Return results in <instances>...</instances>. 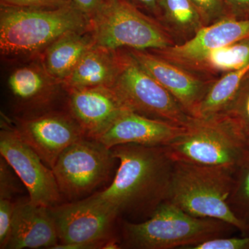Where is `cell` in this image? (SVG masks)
I'll return each mask as SVG.
<instances>
[{
  "instance_id": "cell-25",
  "label": "cell",
  "mask_w": 249,
  "mask_h": 249,
  "mask_svg": "<svg viewBox=\"0 0 249 249\" xmlns=\"http://www.w3.org/2000/svg\"><path fill=\"white\" fill-rule=\"evenodd\" d=\"M205 26L229 16L224 0H191Z\"/></svg>"
},
{
  "instance_id": "cell-8",
  "label": "cell",
  "mask_w": 249,
  "mask_h": 249,
  "mask_svg": "<svg viewBox=\"0 0 249 249\" xmlns=\"http://www.w3.org/2000/svg\"><path fill=\"white\" fill-rule=\"evenodd\" d=\"M80 139L62 152L52 168L61 196H86L107 179L117 159L111 149L92 139Z\"/></svg>"
},
{
  "instance_id": "cell-9",
  "label": "cell",
  "mask_w": 249,
  "mask_h": 249,
  "mask_svg": "<svg viewBox=\"0 0 249 249\" xmlns=\"http://www.w3.org/2000/svg\"><path fill=\"white\" fill-rule=\"evenodd\" d=\"M0 153L27 188L31 202L47 208L58 205L61 194L53 170L23 140L16 128L1 129Z\"/></svg>"
},
{
  "instance_id": "cell-28",
  "label": "cell",
  "mask_w": 249,
  "mask_h": 249,
  "mask_svg": "<svg viewBox=\"0 0 249 249\" xmlns=\"http://www.w3.org/2000/svg\"><path fill=\"white\" fill-rule=\"evenodd\" d=\"M1 6L21 9H51L70 4L67 0H0Z\"/></svg>"
},
{
  "instance_id": "cell-10",
  "label": "cell",
  "mask_w": 249,
  "mask_h": 249,
  "mask_svg": "<svg viewBox=\"0 0 249 249\" xmlns=\"http://www.w3.org/2000/svg\"><path fill=\"white\" fill-rule=\"evenodd\" d=\"M15 128L51 169L65 149L86 137L75 119L62 113L19 120Z\"/></svg>"
},
{
  "instance_id": "cell-11",
  "label": "cell",
  "mask_w": 249,
  "mask_h": 249,
  "mask_svg": "<svg viewBox=\"0 0 249 249\" xmlns=\"http://www.w3.org/2000/svg\"><path fill=\"white\" fill-rule=\"evenodd\" d=\"M129 52L142 68L177 100L187 114L194 118L213 81H204L189 70L157 54L132 49Z\"/></svg>"
},
{
  "instance_id": "cell-29",
  "label": "cell",
  "mask_w": 249,
  "mask_h": 249,
  "mask_svg": "<svg viewBox=\"0 0 249 249\" xmlns=\"http://www.w3.org/2000/svg\"><path fill=\"white\" fill-rule=\"evenodd\" d=\"M9 168V163L1 157L0 160V199H11L13 195L18 192L17 181Z\"/></svg>"
},
{
  "instance_id": "cell-20",
  "label": "cell",
  "mask_w": 249,
  "mask_h": 249,
  "mask_svg": "<svg viewBox=\"0 0 249 249\" xmlns=\"http://www.w3.org/2000/svg\"><path fill=\"white\" fill-rule=\"evenodd\" d=\"M249 73V65L225 73L213 81L196 109V119H211L225 114Z\"/></svg>"
},
{
  "instance_id": "cell-3",
  "label": "cell",
  "mask_w": 249,
  "mask_h": 249,
  "mask_svg": "<svg viewBox=\"0 0 249 249\" xmlns=\"http://www.w3.org/2000/svg\"><path fill=\"white\" fill-rule=\"evenodd\" d=\"M89 19L71 4L51 9L1 6L0 49L4 55L36 53L69 33L89 29Z\"/></svg>"
},
{
  "instance_id": "cell-16",
  "label": "cell",
  "mask_w": 249,
  "mask_h": 249,
  "mask_svg": "<svg viewBox=\"0 0 249 249\" xmlns=\"http://www.w3.org/2000/svg\"><path fill=\"white\" fill-rule=\"evenodd\" d=\"M59 239L49 208L30 199L16 203L7 249H53Z\"/></svg>"
},
{
  "instance_id": "cell-32",
  "label": "cell",
  "mask_w": 249,
  "mask_h": 249,
  "mask_svg": "<svg viewBox=\"0 0 249 249\" xmlns=\"http://www.w3.org/2000/svg\"><path fill=\"white\" fill-rule=\"evenodd\" d=\"M139 9L155 15L160 14V0H127Z\"/></svg>"
},
{
  "instance_id": "cell-14",
  "label": "cell",
  "mask_w": 249,
  "mask_h": 249,
  "mask_svg": "<svg viewBox=\"0 0 249 249\" xmlns=\"http://www.w3.org/2000/svg\"><path fill=\"white\" fill-rule=\"evenodd\" d=\"M60 244H102L110 233L116 219L79 204L78 201L49 208Z\"/></svg>"
},
{
  "instance_id": "cell-1",
  "label": "cell",
  "mask_w": 249,
  "mask_h": 249,
  "mask_svg": "<svg viewBox=\"0 0 249 249\" xmlns=\"http://www.w3.org/2000/svg\"><path fill=\"white\" fill-rule=\"evenodd\" d=\"M111 149L119 160L112 182L103 191L77 201L116 219L143 222L169 200L175 161L165 147L129 143Z\"/></svg>"
},
{
  "instance_id": "cell-30",
  "label": "cell",
  "mask_w": 249,
  "mask_h": 249,
  "mask_svg": "<svg viewBox=\"0 0 249 249\" xmlns=\"http://www.w3.org/2000/svg\"><path fill=\"white\" fill-rule=\"evenodd\" d=\"M109 0H67L89 19L97 14Z\"/></svg>"
},
{
  "instance_id": "cell-31",
  "label": "cell",
  "mask_w": 249,
  "mask_h": 249,
  "mask_svg": "<svg viewBox=\"0 0 249 249\" xmlns=\"http://www.w3.org/2000/svg\"><path fill=\"white\" fill-rule=\"evenodd\" d=\"M228 15L237 19H249V0H224Z\"/></svg>"
},
{
  "instance_id": "cell-24",
  "label": "cell",
  "mask_w": 249,
  "mask_h": 249,
  "mask_svg": "<svg viewBox=\"0 0 249 249\" xmlns=\"http://www.w3.org/2000/svg\"><path fill=\"white\" fill-rule=\"evenodd\" d=\"M223 115L230 119L249 146V73L230 107Z\"/></svg>"
},
{
  "instance_id": "cell-15",
  "label": "cell",
  "mask_w": 249,
  "mask_h": 249,
  "mask_svg": "<svg viewBox=\"0 0 249 249\" xmlns=\"http://www.w3.org/2000/svg\"><path fill=\"white\" fill-rule=\"evenodd\" d=\"M247 39H249V18L237 19L227 16L213 24L204 26L184 43L154 52L162 58L178 63L211 49Z\"/></svg>"
},
{
  "instance_id": "cell-7",
  "label": "cell",
  "mask_w": 249,
  "mask_h": 249,
  "mask_svg": "<svg viewBox=\"0 0 249 249\" xmlns=\"http://www.w3.org/2000/svg\"><path fill=\"white\" fill-rule=\"evenodd\" d=\"M119 52L120 68L111 88L124 106L129 110L147 117L188 126L193 117L142 68L129 52Z\"/></svg>"
},
{
  "instance_id": "cell-12",
  "label": "cell",
  "mask_w": 249,
  "mask_h": 249,
  "mask_svg": "<svg viewBox=\"0 0 249 249\" xmlns=\"http://www.w3.org/2000/svg\"><path fill=\"white\" fill-rule=\"evenodd\" d=\"M68 91L71 116L83 129L87 138L97 139L121 114L129 111L114 89L109 87Z\"/></svg>"
},
{
  "instance_id": "cell-18",
  "label": "cell",
  "mask_w": 249,
  "mask_h": 249,
  "mask_svg": "<svg viewBox=\"0 0 249 249\" xmlns=\"http://www.w3.org/2000/svg\"><path fill=\"white\" fill-rule=\"evenodd\" d=\"M94 45L90 29L69 33L44 51V69L51 78L62 83L70 76L82 57Z\"/></svg>"
},
{
  "instance_id": "cell-27",
  "label": "cell",
  "mask_w": 249,
  "mask_h": 249,
  "mask_svg": "<svg viewBox=\"0 0 249 249\" xmlns=\"http://www.w3.org/2000/svg\"><path fill=\"white\" fill-rule=\"evenodd\" d=\"M191 249H249V235L217 237L202 242Z\"/></svg>"
},
{
  "instance_id": "cell-23",
  "label": "cell",
  "mask_w": 249,
  "mask_h": 249,
  "mask_svg": "<svg viewBox=\"0 0 249 249\" xmlns=\"http://www.w3.org/2000/svg\"><path fill=\"white\" fill-rule=\"evenodd\" d=\"M229 204L234 214L249 232V150L236 168Z\"/></svg>"
},
{
  "instance_id": "cell-26",
  "label": "cell",
  "mask_w": 249,
  "mask_h": 249,
  "mask_svg": "<svg viewBox=\"0 0 249 249\" xmlns=\"http://www.w3.org/2000/svg\"><path fill=\"white\" fill-rule=\"evenodd\" d=\"M16 203L11 199H0V249H6L12 227Z\"/></svg>"
},
{
  "instance_id": "cell-4",
  "label": "cell",
  "mask_w": 249,
  "mask_h": 249,
  "mask_svg": "<svg viewBox=\"0 0 249 249\" xmlns=\"http://www.w3.org/2000/svg\"><path fill=\"white\" fill-rule=\"evenodd\" d=\"M235 170L175 161L168 201L194 217L224 221L248 235V229L229 204Z\"/></svg>"
},
{
  "instance_id": "cell-17",
  "label": "cell",
  "mask_w": 249,
  "mask_h": 249,
  "mask_svg": "<svg viewBox=\"0 0 249 249\" xmlns=\"http://www.w3.org/2000/svg\"><path fill=\"white\" fill-rule=\"evenodd\" d=\"M120 68L119 50L94 45L85 53L62 84L67 89L95 87L111 88Z\"/></svg>"
},
{
  "instance_id": "cell-2",
  "label": "cell",
  "mask_w": 249,
  "mask_h": 249,
  "mask_svg": "<svg viewBox=\"0 0 249 249\" xmlns=\"http://www.w3.org/2000/svg\"><path fill=\"white\" fill-rule=\"evenodd\" d=\"M122 224L121 248L133 249H191L237 230L219 219L194 217L169 201L143 222Z\"/></svg>"
},
{
  "instance_id": "cell-5",
  "label": "cell",
  "mask_w": 249,
  "mask_h": 249,
  "mask_svg": "<svg viewBox=\"0 0 249 249\" xmlns=\"http://www.w3.org/2000/svg\"><path fill=\"white\" fill-rule=\"evenodd\" d=\"M175 161L236 169L249 150L227 116L196 119L176 141L165 146Z\"/></svg>"
},
{
  "instance_id": "cell-22",
  "label": "cell",
  "mask_w": 249,
  "mask_h": 249,
  "mask_svg": "<svg viewBox=\"0 0 249 249\" xmlns=\"http://www.w3.org/2000/svg\"><path fill=\"white\" fill-rule=\"evenodd\" d=\"M160 9L165 21L182 35L193 37L205 26L191 0H160Z\"/></svg>"
},
{
  "instance_id": "cell-19",
  "label": "cell",
  "mask_w": 249,
  "mask_h": 249,
  "mask_svg": "<svg viewBox=\"0 0 249 249\" xmlns=\"http://www.w3.org/2000/svg\"><path fill=\"white\" fill-rule=\"evenodd\" d=\"M177 65L189 71L207 73H229L249 65V39L211 49Z\"/></svg>"
},
{
  "instance_id": "cell-13",
  "label": "cell",
  "mask_w": 249,
  "mask_h": 249,
  "mask_svg": "<svg viewBox=\"0 0 249 249\" xmlns=\"http://www.w3.org/2000/svg\"><path fill=\"white\" fill-rule=\"evenodd\" d=\"M188 126L124 111L97 139L108 148L124 144L165 147L185 134Z\"/></svg>"
},
{
  "instance_id": "cell-21",
  "label": "cell",
  "mask_w": 249,
  "mask_h": 249,
  "mask_svg": "<svg viewBox=\"0 0 249 249\" xmlns=\"http://www.w3.org/2000/svg\"><path fill=\"white\" fill-rule=\"evenodd\" d=\"M47 72L40 69L24 67L15 70L9 78V86L15 97L29 104L47 102L53 92V84Z\"/></svg>"
},
{
  "instance_id": "cell-6",
  "label": "cell",
  "mask_w": 249,
  "mask_h": 249,
  "mask_svg": "<svg viewBox=\"0 0 249 249\" xmlns=\"http://www.w3.org/2000/svg\"><path fill=\"white\" fill-rule=\"evenodd\" d=\"M95 45L109 50H160L173 45L163 27L127 0H109L89 19Z\"/></svg>"
}]
</instances>
